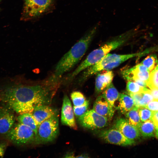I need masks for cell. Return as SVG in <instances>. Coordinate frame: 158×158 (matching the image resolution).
Listing matches in <instances>:
<instances>
[{"instance_id":"1","label":"cell","mask_w":158,"mask_h":158,"mask_svg":"<svg viewBox=\"0 0 158 158\" xmlns=\"http://www.w3.org/2000/svg\"><path fill=\"white\" fill-rule=\"evenodd\" d=\"M57 83L50 78L45 83L20 85L0 90V102L19 114L32 113L37 106L50 104Z\"/></svg>"},{"instance_id":"2","label":"cell","mask_w":158,"mask_h":158,"mask_svg":"<svg viewBox=\"0 0 158 158\" xmlns=\"http://www.w3.org/2000/svg\"><path fill=\"white\" fill-rule=\"evenodd\" d=\"M97 24L92 27L61 59L56 65L51 77L58 81L65 73L72 68L87 51L99 27Z\"/></svg>"},{"instance_id":"3","label":"cell","mask_w":158,"mask_h":158,"mask_svg":"<svg viewBox=\"0 0 158 158\" xmlns=\"http://www.w3.org/2000/svg\"><path fill=\"white\" fill-rule=\"evenodd\" d=\"M131 32L116 36L92 51L69 76L68 78L71 80L81 72L97 63L110 52L122 45L128 40Z\"/></svg>"},{"instance_id":"4","label":"cell","mask_w":158,"mask_h":158,"mask_svg":"<svg viewBox=\"0 0 158 158\" xmlns=\"http://www.w3.org/2000/svg\"><path fill=\"white\" fill-rule=\"evenodd\" d=\"M142 54V53L119 54L109 53L97 63L85 70L80 81L83 82L101 71L111 70L128 59Z\"/></svg>"},{"instance_id":"5","label":"cell","mask_w":158,"mask_h":158,"mask_svg":"<svg viewBox=\"0 0 158 158\" xmlns=\"http://www.w3.org/2000/svg\"><path fill=\"white\" fill-rule=\"evenodd\" d=\"M59 125V119L57 115L43 121L38 126L34 142L41 144L53 141L58 135Z\"/></svg>"},{"instance_id":"6","label":"cell","mask_w":158,"mask_h":158,"mask_svg":"<svg viewBox=\"0 0 158 158\" xmlns=\"http://www.w3.org/2000/svg\"><path fill=\"white\" fill-rule=\"evenodd\" d=\"M6 134L10 141L17 145L34 142L35 137V134L32 129L19 122L14 124Z\"/></svg>"},{"instance_id":"7","label":"cell","mask_w":158,"mask_h":158,"mask_svg":"<svg viewBox=\"0 0 158 158\" xmlns=\"http://www.w3.org/2000/svg\"><path fill=\"white\" fill-rule=\"evenodd\" d=\"M23 18L32 19L43 14L53 6L54 0H24Z\"/></svg>"},{"instance_id":"8","label":"cell","mask_w":158,"mask_h":158,"mask_svg":"<svg viewBox=\"0 0 158 158\" xmlns=\"http://www.w3.org/2000/svg\"><path fill=\"white\" fill-rule=\"evenodd\" d=\"M109 121L107 118L98 114L93 109L87 110L78 118L79 123L82 127L92 130L105 127Z\"/></svg>"},{"instance_id":"9","label":"cell","mask_w":158,"mask_h":158,"mask_svg":"<svg viewBox=\"0 0 158 158\" xmlns=\"http://www.w3.org/2000/svg\"><path fill=\"white\" fill-rule=\"evenodd\" d=\"M99 136L107 142L120 146L130 145L135 142V141L128 139L118 130L113 128L100 131Z\"/></svg>"},{"instance_id":"10","label":"cell","mask_w":158,"mask_h":158,"mask_svg":"<svg viewBox=\"0 0 158 158\" xmlns=\"http://www.w3.org/2000/svg\"><path fill=\"white\" fill-rule=\"evenodd\" d=\"M73 107L68 96L65 95L63 99L61 111V122L63 125L77 130Z\"/></svg>"},{"instance_id":"11","label":"cell","mask_w":158,"mask_h":158,"mask_svg":"<svg viewBox=\"0 0 158 158\" xmlns=\"http://www.w3.org/2000/svg\"><path fill=\"white\" fill-rule=\"evenodd\" d=\"M112 128L118 130L126 137L132 140L135 141L140 136L138 128L129 123L126 119L123 118L118 119Z\"/></svg>"},{"instance_id":"12","label":"cell","mask_w":158,"mask_h":158,"mask_svg":"<svg viewBox=\"0 0 158 158\" xmlns=\"http://www.w3.org/2000/svg\"><path fill=\"white\" fill-rule=\"evenodd\" d=\"M93 109L97 114L110 120L113 117L115 109L102 95L96 99Z\"/></svg>"},{"instance_id":"13","label":"cell","mask_w":158,"mask_h":158,"mask_svg":"<svg viewBox=\"0 0 158 158\" xmlns=\"http://www.w3.org/2000/svg\"><path fill=\"white\" fill-rule=\"evenodd\" d=\"M49 105L37 106L35 108L32 113L38 126L45 120L57 115L55 110Z\"/></svg>"},{"instance_id":"14","label":"cell","mask_w":158,"mask_h":158,"mask_svg":"<svg viewBox=\"0 0 158 158\" xmlns=\"http://www.w3.org/2000/svg\"><path fill=\"white\" fill-rule=\"evenodd\" d=\"M98 72L95 79V90L97 94L103 92L111 83L114 74L111 70Z\"/></svg>"},{"instance_id":"15","label":"cell","mask_w":158,"mask_h":158,"mask_svg":"<svg viewBox=\"0 0 158 158\" xmlns=\"http://www.w3.org/2000/svg\"><path fill=\"white\" fill-rule=\"evenodd\" d=\"M10 109H4L2 115L0 117V134L7 133L14 124L15 118Z\"/></svg>"},{"instance_id":"16","label":"cell","mask_w":158,"mask_h":158,"mask_svg":"<svg viewBox=\"0 0 158 158\" xmlns=\"http://www.w3.org/2000/svg\"><path fill=\"white\" fill-rule=\"evenodd\" d=\"M125 93L119 94L118 100V103L116 108V109L118 110L122 114H125L135 106L132 97Z\"/></svg>"},{"instance_id":"17","label":"cell","mask_w":158,"mask_h":158,"mask_svg":"<svg viewBox=\"0 0 158 158\" xmlns=\"http://www.w3.org/2000/svg\"><path fill=\"white\" fill-rule=\"evenodd\" d=\"M137 128L140 134L144 138H150L156 135L157 128L152 120L141 122Z\"/></svg>"},{"instance_id":"18","label":"cell","mask_w":158,"mask_h":158,"mask_svg":"<svg viewBox=\"0 0 158 158\" xmlns=\"http://www.w3.org/2000/svg\"><path fill=\"white\" fill-rule=\"evenodd\" d=\"M119 94L112 83L104 90L102 95L111 105L116 109L115 103L118 100Z\"/></svg>"},{"instance_id":"19","label":"cell","mask_w":158,"mask_h":158,"mask_svg":"<svg viewBox=\"0 0 158 158\" xmlns=\"http://www.w3.org/2000/svg\"><path fill=\"white\" fill-rule=\"evenodd\" d=\"M17 119L19 122L32 129L36 135L38 126L32 113H27L20 114L17 117Z\"/></svg>"},{"instance_id":"20","label":"cell","mask_w":158,"mask_h":158,"mask_svg":"<svg viewBox=\"0 0 158 158\" xmlns=\"http://www.w3.org/2000/svg\"><path fill=\"white\" fill-rule=\"evenodd\" d=\"M138 109V107L135 106L125 114L126 119L128 123L137 127L141 122Z\"/></svg>"},{"instance_id":"21","label":"cell","mask_w":158,"mask_h":158,"mask_svg":"<svg viewBox=\"0 0 158 158\" xmlns=\"http://www.w3.org/2000/svg\"><path fill=\"white\" fill-rule=\"evenodd\" d=\"M147 84L150 89L152 88L158 89V63L150 73L149 80Z\"/></svg>"},{"instance_id":"22","label":"cell","mask_w":158,"mask_h":158,"mask_svg":"<svg viewBox=\"0 0 158 158\" xmlns=\"http://www.w3.org/2000/svg\"><path fill=\"white\" fill-rule=\"evenodd\" d=\"M71 97L74 106L82 105L87 101L83 94L78 91L73 92L71 95Z\"/></svg>"},{"instance_id":"23","label":"cell","mask_w":158,"mask_h":158,"mask_svg":"<svg viewBox=\"0 0 158 158\" xmlns=\"http://www.w3.org/2000/svg\"><path fill=\"white\" fill-rule=\"evenodd\" d=\"M126 89L127 92L137 93L143 92L147 90L149 88H143L140 86L135 82L132 81H128L126 85Z\"/></svg>"},{"instance_id":"24","label":"cell","mask_w":158,"mask_h":158,"mask_svg":"<svg viewBox=\"0 0 158 158\" xmlns=\"http://www.w3.org/2000/svg\"><path fill=\"white\" fill-rule=\"evenodd\" d=\"M158 63L156 55L149 56L144 59L140 63L147 67L151 71L155 67Z\"/></svg>"},{"instance_id":"25","label":"cell","mask_w":158,"mask_h":158,"mask_svg":"<svg viewBox=\"0 0 158 158\" xmlns=\"http://www.w3.org/2000/svg\"><path fill=\"white\" fill-rule=\"evenodd\" d=\"M138 111L141 122L152 120L153 112L145 107L138 108Z\"/></svg>"},{"instance_id":"26","label":"cell","mask_w":158,"mask_h":158,"mask_svg":"<svg viewBox=\"0 0 158 158\" xmlns=\"http://www.w3.org/2000/svg\"><path fill=\"white\" fill-rule=\"evenodd\" d=\"M89 105L88 100L83 104L78 106H73V109L75 116L78 118L84 114L88 110Z\"/></svg>"},{"instance_id":"27","label":"cell","mask_w":158,"mask_h":158,"mask_svg":"<svg viewBox=\"0 0 158 158\" xmlns=\"http://www.w3.org/2000/svg\"><path fill=\"white\" fill-rule=\"evenodd\" d=\"M150 89L143 92L142 97L139 104V107H145L149 103L154 100V98L150 93Z\"/></svg>"},{"instance_id":"28","label":"cell","mask_w":158,"mask_h":158,"mask_svg":"<svg viewBox=\"0 0 158 158\" xmlns=\"http://www.w3.org/2000/svg\"><path fill=\"white\" fill-rule=\"evenodd\" d=\"M143 92L133 93L126 92L125 93L129 95L133 99L135 106L139 108V102L142 97Z\"/></svg>"},{"instance_id":"29","label":"cell","mask_w":158,"mask_h":158,"mask_svg":"<svg viewBox=\"0 0 158 158\" xmlns=\"http://www.w3.org/2000/svg\"><path fill=\"white\" fill-rule=\"evenodd\" d=\"M145 107L153 111H158V100H154L150 102Z\"/></svg>"},{"instance_id":"30","label":"cell","mask_w":158,"mask_h":158,"mask_svg":"<svg viewBox=\"0 0 158 158\" xmlns=\"http://www.w3.org/2000/svg\"><path fill=\"white\" fill-rule=\"evenodd\" d=\"M152 120L156 127L158 128V111L153 112Z\"/></svg>"},{"instance_id":"31","label":"cell","mask_w":158,"mask_h":158,"mask_svg":"<svg viewBox=\"0 0 158 158\" xmlns=\"http://www.w3.org/2000/svg\"><path fill=\"white\" fill-rule=\"evenodd\" d=\"M6 146L5 143L0 142V157H3Z\"/></svg>"},{"instance_id":"32","label":"cell","mask_w":158,"mask_h":158,"mask_svg":"<svg viewBox=\"0 0 158 158\" xmlns=\"http://www.w3.org/2000/svg\"><path fill=\"white\" fill-rule=\"evenodd\" d=\"M150 90V93L152 95L154 99L158 100V89L152 88Z\"/></svg>"},{"instance_id":"33","label":"cell","mask_w":158,"mask_h":158,"mask_svg":"<svg viewBox=\"0 0 158 158\" xmlns=\"http://www.w3.org/2000/svg\"><path fill=\"white\" fill-rule=\"evenodd\" d=\"M134 81L137 83L140 86L143 88H149L147 86V83L145 81L137 79H135Z\"/></svg>"},{"instance_id":"34","label":"cell","mask_w":158,"mask_h":158,"mask_svg":"<svg viewBox=\"0 0 158 158\" xmlns=\"http://www.w3.org/2000/svg\"><path fill=\"white\" fill-rule=\"evenodd\" d=\"M4 111V109L1 108L0 107V117L3 114Z\"/></svg>"}]
</instances>
